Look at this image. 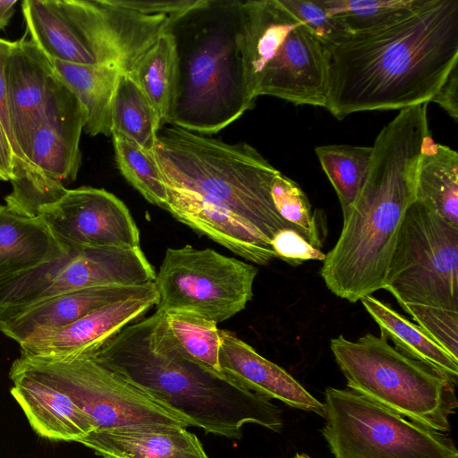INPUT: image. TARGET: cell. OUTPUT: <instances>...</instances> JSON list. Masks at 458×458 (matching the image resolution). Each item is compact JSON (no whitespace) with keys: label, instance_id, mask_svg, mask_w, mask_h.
I'll use <instances>...</instances> for the list:
<instances>
[{"label":"cell","instance_id":"cell-1","mask_svg":"<svg viewBox=\"0 0 458 458\" xmlns=\"http://www.w3.org/2000/svg\"><path fill=\"white\" fill-rule=\"evenodd\" d=\"M324 47L325 108L338 120L431 102L458 66V0H422L396 22Z\"/></svg>","mask_w":458,"mask_h":458},{"label":"cell","instance_id":"cell-2","mask_svg":"<svg viewBox=\"0 0 458 458\" xmlns=\"http://www.w3.org/2000/svg\"><path fill=\"white\" fill-rule=\"evenodd\" d=\"M427 107L400 110L379 131L364 183L323 260L320 275L327 289L349 302L384 290L401 225L415 200L418 162L430 138Z\"/></svg>","mask_w":458,"mask_h":458},{"label":"cell","instance_id":"cell-3","mask_svg":"<svg viewBox=\"0 0 458 458\" xmlns=\"http://www.w3.org/2000/svg\"><path fill=\"white\" fill-rule=\"evenodd\" d=\"M84 356L121 375L206 433L240 439L246 424L276 432L283 427L282 412L269 399L189 356L161 310L126 326Z\"/></svg>","mask_w":458,"mask_h":458},{"label":"cell","instance_id":"cell-4","mask_svg":"<svg viewBox=\"0 0 458 458\" xmlns=\"http://www.w3.org/2000/svg\"><path fill=\"white\" fill-rule=\"evenodd\" d=\"M241 3L199 0L171 25L178 85L168 124L213 134L253 107L238 45Z\"/></svg>","mask_w":458,"mask_h":458},{"label":"cell","instance_id":"cell-5","mask_svg":"<svg viewBox=\"0 0 458 458\" xmlns=\"http://www.w3.org/2000/svg\"><path fill=\"white\" fill-rule=\"evenodd\" d=\"M154 154L165 185L219 203L270 242L278 231L293 228L278 215L271 197L279 170L252 146L227 143L168 124L158 131Z\"/></svg>","mask_w":458,"mask_h":458},{"label":"cell","instance_id":"cell-6","mask_svg":"<svg viewBox=\"0 0 458 458\" xmlns=\"http://www.w3.org/2000/svg\"><path fill=\"white\" fill-rule=\"evenodd\" d=\"M330 349L350 390L413 422L450 431L456 385L444 375L372 334L354 342L339 335Z\"/></svg>","mask_w":458,"mask_h":458},{"label":"cell","instance_id":"cell-7","mask_svg":"<svg viewBox=\"0 0 458 458\" xmlns=\"http://www.w3.org/2000/svg\"><path fill=\"white\" fill-rule=\"evenodd\" d=\"M321 429L335 458H458L446 433L427 428L350 390L327 387Z\"/></svg>","mask_w":458,"mask_h":458},{"label":"cell","instance_id":"cell-8","mask_svg":"<svg viewBox=\"0 0 458 458\" xmlns=\"http://www.w3.org/2000/svg\"><path fill=\"white\" fill-rule=\"evenodd\" d=\"M384 290L399 304L458 311V227L414 200L401 225Z\"/></svg>","mask_w":458,"mask_h":458},{"label":"cell","instance_id":"cell-9","mask_svg":"<svg viewBox=\"0 0 458 458\" xmlns=\"http://www.w3.org/2000/svg\"><path fill=\"white\" fill-rule=\"evenodd\" d=\"M67 248L58 258L0 279V323L72 291L155 282V268L140 247Z\"/></svg>","mask_w":458,"mask_h":458},{"label":"cell","instance_id":"cell-10","mask_svg":"<svg viewBox=\"0 0 458 458\" xmlns=\"http://www.w3.org/2000/svg\"><path fill=\"white\" fill-rule=\"evenodd\" d=\"M259 269L212 249L168 248L155 279L157 310L196 313L216 323L245 309Z\"/></svg>","mask_w":458,"mask_h":458},{"label":"cell","instance_id":"cell-11","mask_svg":"<svg viewBox=\"0 0 458 458\" xmlns=\"http://www.w3.org/2000/svg\"><path fill=\"white\" fill-rule=\"evenodd\" d=\"M36 359L89 417L94 431L191 427L181 414L89 356Z\"/></svg>","mask_w":458,"mask_h":458},{"label":"cell","instance_id":"cell-12","mask_svg":"<svg viewBox=\"0 0 458 458\" xmlns=\"http://www.w3.org/2000/svg\"><path fill=\"white\" fill-rule=\"evenodd\" d=\"M199 0H76L97 64L127 73Z\"/></svg>","mask_w":458,"mask_h":458},{"label":"cell","instance_id":"cell-13","mask_svg":"<svg viewBox=\"0 0 458 458\" xmlns=\"http://www.w3.org/2000/svg\"><path fill=\"white\" fill-rule=\"evenodd\" d=\"M38 216L64 246L75 249L140 247V231L126 205L90 186L67 189Z\"/></svg>","mask_w":458,"mask_h":458},{"label":"cell","instance_id":"cell-14","mask_svg":"<svg viewBox=\"0 0 458 458\" xmlns=\"http://www.w3.org/2000/svg\"><path fill=\"white\" fill-rule=\"evenodd\" d=\"M328 81L324 44L302 22L280 44L250 89L259 96L284 99L296 106L326 107Z\"/></svg>","mask_w":458,"mask_h":458},{"label":"cell","instance_id":"cell-15","mask_svg":"<svg viewBox=\"0 0 458 458\" xmlns=\"http://www.w3.org/2000/svg\"><path fill=\"white\" fill-rule=\"evenodd\" d=\"M11 394L41 437L80 443L95 426L40 361L21 355L10 369Z\"/></svg>","mask_w":458,"mask_h":458},{"label":"cell","instance_id":"cell-16","mask_svg":"<svg viewBox=\"0 0 458 458\" xmlns=\"http://www.w3.org/2000/svg\"><path fill=\"white\" fill-rule=\"evenodd\" d=\"M157 302L153 282L140 293L99 307L63 328L20 344L21 355L44 359L88 355Z\"/></svg>","mask_w":458,"mask_h":458},{"label":"cell","instance_id":"cell-17","mask_svg":"<svg viewBox=\"0 0 458 458\" xmlns=\"http://www.w3.org/2000/svg\"><path fill=\"white\" fill-rule=\"evenodd\" d=\"M83 127L81 104L59 79L33 131L28 156L30 164L63 184L73 182L81 165Z\"/></svg>","mask_w":458,"mask_h":458},{"label":"cell","instance_id":"cell-18","mask_svg":"<svg viewBox=\"0 0 458 458\" xmlns=\"http://www.w3.org/2000/svg\"><path fill=\"white\" fill-rule=\"evenodd\" d=\"M165 208L175 219L200 235L258 265L276 258L271 242L243 218L196 192L166 185Z\"/></svg>","mask_w":458,"mask_h":458},{"label":"cell","instance_id":"cell-19","mask_svg":"<svg viewBox=\"0 0 458 458\" xmlns=\"http://www.w3.org/2000/svg\"><path fill=\"white\" fill-rule=\"evenodd\" d=\"M4 78L14 137L30 164L28 156L33 131L59 79L48 58L24 38L13 41Z\"/></svg>","mask_w":458,"mask_h":458},{"label":"cell","instance_id":"cell-20","mask_svg":"<svg viewBox=\"0 0 458 458\" xmlns=\"http://www.w3.org/2000/svg\"><path fill=\"white\" fill-rule=\"evenodd\" d=\"M221 370L246 389L269 400L324 417V404L280 366L229 330L219 329Z\"/></svg>","mask_w":458,"mask_h":458},{"label":"cell","instance_id":"cell-21","mask_svg":"<svg viewBox=\"0 0 458 458\" xmlns=\"http://www.w3.org/2000/svg\"><path fill=\"white\" fill-rule=\"evenodd\" d=\"M142 285H103L72 291L36 304L0 323V332L20 344L63 328L93 310L145 291Z\"/></svg>","mask_w":458,"mask_h":458},{"label":"cell","instance_id":"cell-22","mask_svg":"<svg viewBox=\"0 0 458 458\" xmlns=\"http://www.w3.org/2000/svg\"><path fill=\"white\" fill-rule=\"evenodd\" d=\"M80 444L101 458H209L198 437L182 427L96 430Z\"/></svg>","mask_w":458,"mask_h":458},{"label":"cell","instance_id":"cell-23","mask_svg":"<svg viewBox=\"0 0 458 458\" xmlns=\"http://www.w3.org/2000/svg\"><path fill=\"white\" fill-rule=\"evenodd\" d=\"M67 250L39 216H26L0 204V279Z\"/></svg>","mask_w":458,"mask_h":458},{"label":"cell","instance_id":"cell-24","mask_svg":"<svg viewBox=\"0 0 458 458\" xmlns=\"http://www.w3.org/2000/svg\"><path fill=\"white\" fill-rule=\"evenodd\" d=\"M56 76L79 100L84 131L89 136H111V110L123 73L107 64H80L48 59Z\"/></svg>","mask_w":458,"mask_h":458},{"label":"cell","instance_id":"cell-25","mask_svg":"<svg viewBox=\"0 0 458 458\" xmlns=\"http://www.w3.org/2000/svg\"><path fill=\"white\" fill-rule=\"evenodd\" d=\"M360 301L378 325L382 338L391 340L398 352L428 366L457 385L458 360L421 327L371 295L363 297Z\"/></svg>","mask_w":458,"mask_h":458},{"label":"cell","instance_id":"cell-26","mask_svg":"<svg viewBox=\"0 0 458 458\" xmlns=\"http://www.w3.org/2000/svg\"><path fill=\"white\" fill-rule=\"evenodd\" d=\"M431 143L418 162L415 200L458 227V153Z\"/></svg>","mask_w":458,"mask_h":458},{"label":"cell","instance_id":"cell-27","mask_svg":"<svg viewBox=\"0 0 458 458\" xmlns=\"http://www.w3.org/2000/svg\"><path fill=\"white\" fill-rule=\"evenodd\" d=\"M126 74L152 103L163 123H168L178 85L176 47L170 31L147 48Z\"/></svg>","mask_w":458,"mask_h":458},{"label":"cell","instance_id":"cell-28","mask_svg":"<svg viewBox=\"0 0 458 458\" xmlns=\"http://www.w3.org/2000/svg\"><path fill=\"white\" fill-rule=\"evenodd\" d=\"M162 123L147 96L126 73H122L112 103L111 136H123L154 151Z\"/></svg>","mask_w":458,"mask_h":458},{"label":"cell","instance_id":"cell-29","mask_svg":"<svg viewBox=\"0 0 458 458\" xmlns=\"http://www.w3.org/2000/svg\"><path fill=\"white\" fill-rule=\"evenodd\" d=\"M315 153L336 192L344 215L364 183L371 161L372 147L324 145L316 147Z\"/></svg>","mask_w":458,"mask_h":458},{"label":"cell","instance_id":"cell-30","mask_svg":"<svg viewBox=\"0 0 458 458\" xmlns=\"http://www.w3.org/2000/svg\"><path fill=\"white\" fill-rule=\"evenodd\" d=\"M328 14L350 33L368 31L398 21L422 0H322Z\"/></svg>","mask_w":458,"mask_h":458},{"label":"cell","instance_id":"cell-31","mask_svg":"<svg viewBox=\"0 0 458 458\" xmlns=\"http://www.w3.org/2000/svg\"><path fill=\"white\" fill-rule=\"evenodd\" d=\"M112 138L121 174L146 200L165 209L167 189L154 151L146 150L117 134H113Z\"/></svg>","mask_w":458,"mask_h":458},{"label":"cell","instance_id":"cell-32","mask_svg":"<svg viewBox=\"0 0 458 458\" xmlns=\"http://www.w3.org/2000/svg\"><path fill=\"white\" fill-rule=\"evenodd\" d=\"M165 318L172 335L189 356L223 373L219 364L221 341L216 322L183 310L166 311Z\"/></svg>","mask_w":458,"mask_h":458},{"label":"cell","instance_id":"cell-33","mask_svg":"<svg viewBox=\"0 0 458 458\" xmlns=\"http://www.w3.org/2000/svg\"><path fill=\"white\" fill-rule=\"evenodd\" d=\"M271 197L278 215L311 245L321 250L324 214L321 210L312 212L310 200L300 185L278 171L273 179Z\"/></svg>","mask_w":458,"mask_h":458},{"label":"cell","instance_id":"cell-34","mask_svg":"<svg viewBox=\"0 0 458 458\" xmlns=\"http://www.w3.org/2000/svg\"><path fill=\"white\" fill-rule=\"evenodd\" d=\"M400 306L436 343L458 360V311L403 303Z\"/></svg>","mask_w":458,"mask_h":458},{"label":"cell","instance_id":"cell-35","mask_svg":"<svg viewBox=\"0 0 458 458\" xmlns=\"http://www.w3.org/2000/svg\"><path fill=\"white\" fill-rule=\"evenodd\" d=\"M283 4L324 44L335 41L347 31L327 13L322 0H282Z\"/></svg>","mask_w":458,"mask_h":458},{"label":"cell","instance_id":"cell-36","mask_svg":"<svg viewBox=\"0 0 458 458\" xmlns=\"http://www.w3.org/2000/svg\"><path fill=\"white\" fill-rule=\"evenodd\" d=\"M13 44V41L0 38V123L4 128L14 152L15 175L13 180H15L22 177H33L42 174L32 166L25 158L18 147L13 133L4 78L5 61Z\"/></svg>","mask_w":458,"mask_h":458},{"label":"cell","instance_id":"cell-37","mask_svg":"<svg viewBox=\"0 0 458 458\" xmlns=\"http://www.w3.org/2000/svg\"><path fill=\"white\" fill-rule=\"evenodd\" d=\"M271 246L276 258L294 267L309 260L323 261L326 258L320 249L311 245L293 228L278 231L271 240Z\"/></svg>","mask_w":458,"mask_h":458},{"label":"cell","instance_id":"cell-38","mask_svg":"<svg viewBox=\"0 0 458 458\" xmlns=\"http://www.w3.org/2000/svg\"><path fill=\"white\" fill-rule=\"evenodd\" d=\"M439 105L451 118L458 120V66L454 67L446 81L431 99Z\"/></svg>","mask_w":458,"mask_h":458},{"label":"cell","instance_id":"cell-39","mask_svg":"<svg viewBox=\"0 0 458 458\" xmlns=\"http://www.w3.org/2000/svg\"><path fill=\"white\" fill-rule=\"evenodd\" d=\"M14 152L0 123V180L11 182L14 178Z\"/></svg>","mask_w":458,"mask_h":458},{"label":"cell","instance_id":"cell-40","mask_svg":"<svg viewBox=\"0 0 458 458\" xmlns=\"http://www.w3.org/2000/svg\"><path fill=\"white\" fill-rule=\"evenodd\" d=\"M16 0H0V30L9 23L15 12Z\"/></svg>","mask_w":458,"mask_h":458},{"label":"cell","instance_id":"cell-41","mask_svg":"<svg viewBox=\"0 0 458 458\" xmlns=\"http://www.w3.org/2000/svg\"><path fill=\"white\" fill-rule=\"evenodd\" d=\"M293 458H311L305 454H296Z\"/></svg>","mask_w":458,"mask_h":458}]
</instances>
